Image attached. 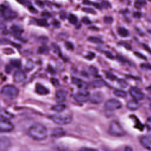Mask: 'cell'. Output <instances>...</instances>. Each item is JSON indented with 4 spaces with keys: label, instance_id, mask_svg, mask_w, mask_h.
<instances>
[{
    "label": "cell",
    "instance_id": "cell-1",
    "mask_svg": "<svg viewBox=\"0 0 151 151\" xmlns=\"http://www.w3.org/2000/svg\"><path fill=\"white\" fill-rule=\"evenodd\" d=\"M29 136L35 140H43L47 137V130L46 127L40 123H35L32 125L27 132Z\"/></svg>",
    "mask_w": 151,
    "mask_h": 151
},
{
    "label": "cell",
    "instance_id": "cell-2",
    "mask_svg": "<svg viewBox=\"0 0 151 151\" xmlns=\"http://www.w3.org/2000/svg\"><path fill=\"white\" fill-rule=\"evenodd\" d=\"M19 91L17 87L12 85H5L1 89V94L5 98L9 100H14L19 94Z\"/></svg>",
    "mask_w": 151,
    "mask_h": 151
},
{
    "label": "cell",
    "instance_id": "cell-3",
    "mask_svg": "<svg viewBox=\"0 0 151 151\" xmlns=\"http://www.w3.org/2000/svg\"><path fill=\"white\" fill-rule=\"evenodd\" d=\"M108 132L110 135L116 137H120L125 134L124 130L117 121H112L110 123Z\"/></svg>",
    "mask_w": 151,
    "mask_h": 151
},
{
    "label": "cell",
    "instance_id": "cell-4",
    "mask_svg": "<svg viewBox=\"0 0 151 151\" xmlns=\"http://www.w3.org/2000/svg\"><path fill=\"white\" fill-rule=\"evenodd\" d=\"M51 120L53 121L54 123L64 125L70 123L72 120V117L70 115H66V114H54L50 116Z\"/></svg>",
    "mask_w": 151,
    "mask_h": 151
},
{
    "label": "cell",
    "instance_id": "cell-5",
    "mask_svg": "<svg viewBox=\"0 0 151 151\" xmlns=\"http://www.w3.org/2000/svg\"><path fill=\"white\" fill-rule=\"evenodd\" d=\"M13 124L8 120V119L1 117L0 121V131L1 133L9 132L14 130Z\"/></svg>",
    "mask_w": 151,
    "mask_h": 151
},
{
    "label": "cell",
    "instance_id": "cell-6",
    "mask_svg": "<svg viewBox=\"0 0 151 151\" xmlns=\"http://www.w3.org/2000/svg\"><path fill=\"white\" fill-rule=\"evenodd\" d=\"M1 15L3 18L6 20L12 19L17 17V14L12 11L8 7L4 6V5H1Z\"/></svg>",
    "mask_w": 151,
    "mask_h": 151
},
{
    "label": "cell",
    "instance_id": "cell-7",
    "mask_svg": "<svg viewBox=\"0 0 151 151\" xmlns=\"http://www.w3.org/2000/svg\"><path fill=\"white\" fill-rule=\"evenodd\" d=\"M104 107L107 110L113 111L121 108L122 103L117 99H111L106 101L104 104Z\"/></svg>",
    "mask_w": 151,
    "mask_h": 151
},
{
    "label": "cell",
    "instance_id": "cell-8",
    "mask_svg": "<svg viewBox=\"0 0 151 151\" xmlns=\"http://www.w3.org/2000/svg\"><path fill=\"white\" fill-rule=\"evenodd\" d=\"M129 93L131 96L136 100H142L144 99V93L141 91V90L137 87H133L129 90Z\"/></svg>",
    "mask_w": 151,
    "mask_h": 151
},
{
    "label": "cell",
    "instance_id": "cell-9",
    "mask_svg": "<svg viewBox=\"0 0 151 151\" xmlns=\"http://www.w3.org/2000/svg\"><path fill=\"white\" fill-rule=\"evenodd\" d=\"M90 96L89 93L86 91H79L74 96L75 100L78 103L86 102L87 100H90Z\"/></svg>",
    "mask_w": 151,
    "mask_h": 151
},
{
    "label": "cell",
    "instance_id": "cell-10",
    "mask_svg": "<svg viewBox=\"0 0 151 151\" xmlns=\"http://www.w3.org/2000/svg\"><path fill=\"white\" fill-rule=\"evenodd\" d=\"M140 143L145 149L151 150V134L142 136L140 138Z\"/></svg>",
    "mask_w": 151,
    "mask_h": 151
},
{
    "label": "cell",
    "instance_id": "cell-11",
    "mask_svg": "<svg viewBox=\"0 0 151 151\" xmlns=\"http://www.w3.org/2000/svg\"><path fill=\"white\" fill-rule=\"evenodd\" d=\"M103 100V95L100 92H95L90 97V101L94 104H99L102 102Z\"/></svg>",
    "mask_w": 151,
    "mask_h": 151
},
{
    "label": "cell",
    "instance_id": "cell-12",
    "mask_svg": "<svg viewBox=\"0 0 151 151\" xmlns=\"http://www.w3.org/2000/svg\"><path fill=\"white\" fill-rule=\"evenodd\" d=\"M14 80L16 83H21L26 78V75L24 72L21 70H17L15 71L13 76Z\"/></svg>",
    "mask_w": 151,
    "mask_h": 151
},
{
    "label": "cell",
    "instance_id": "cell-13",
    "mask_svg": "<svg viewBox=\"0 0 151 151\" xmlns=\"http://www.w3.org/2000/svg\"><path fill=\"white\" fill-rule=\"evenodd\" d=\"M11 141L10 140L5 137L1 136L0 139V149L1 150H4L8 149L11 146Z\"/></svg>",
    "mask_w": 151,
    "mask_h": 151
},
{
    "label": "cell",
    "instance_id": "cell-14",
    "mask_svg": "<svg viewBox=\"0 0 151 151\" xmlns=\"http://www.w3.org/2000/svg\"><path fill=\"white\" fill-rule=\"evenodd\" d=\"M55 100L58 103H62L65 101L67 98V93L64 90H59L55 93Z\"/></svg>",
    "mask_w": 151,
    "mask_h": 151
},
{
    "label": "cell",
    "instance_id": "cell-15",
    "mask_svg": "<svg viewBox=\"0 0 151 151\" xmlns=\"http://www.w3.org/2000/svg\"><path fill=\"white\" fill-rule=\"evenodd\" d=\"M35 91L37 93L40 95H46L49 93L48 89L40 83L36 84Z\"/></svg>",
    "mask_w": 151,
    "mask_h": 151
},
{
    "label": "cell",
    "instance_id": "cell-16",
    "mask_svg": "<svg viewBox=\"0 0 151 151\" xmlns=\"http://www.w3.org/2000/svg\"><path fill=\"white\" fill-rule=\"evenodd\" d=\"M65 132L61 127H55L54 128L51 133V136L54 137H60L65 135Z\"/></svg>",
    "mask_w": 151,
    "mask_h": 151
},
{
    "label": "cell",
    "instance_id": "cell-17",
    "mask_svg": "<svg viewBox=\"0 0 151 151\" xmlns=\"http://www.w3.org/2000/svg\"><path fill=\"white\" fill-rule=\"evenodd\" d=\"M126 106L129 110H136L139 109L140 105H139V103L137 102V100L134 99V100L129 101L127 103Z\"/></svg>",
    "mask_w": 151,
    "mask_h": 151
},
{
    "label": "cell",
    "instance_id": "cell-18",
    "mask_svg": "<svg viewBox=\"0 0 151 151\" xmlns=\"http://www.w3.org/2000/svg\"><path fill=\"white\" fill-rule=\"evenodd\" d=\"M11 31L13 35L16 37H19L22 32V30L17 25H12L11 27Z\"/></svg>",
    "mask_w": 151,
    "mask_h": 151
},
{
    "label": "cell",
    "instance_id": "cell-19",
    "mask_svg": "<svg viewBox=\"0 0 151 151\" xmlns=\"http://www.w3.org/2000/svg\"><path fill=\"white\" fill-rule=\"evenodd\" d=\"M131 117L133 118V119L134 120V122L135 123L134 127L138 129L139 130H140L141 131H142L144 129V126L141 123L140 120L134 116H131Z\"/></svg>",
    "mask_w": 151,
    "mask_h": 151
},
{
    "label": "cell",
    "instance_id": "cell-20",
    "mask_svg": "<svg viewBox=\"0 0 151 151\" xmlns=\"http://www.w3.org/2000/svg\"><path fill=\"white\" fill-rule=\"evenodd\" d=\"M119 35L122 37H127L129 35V32L124 27H119L117 29Z\"/></svg>",
    "mask_w": 151,
    "mask_h": 151
},
{
    "label": "cell",
    "instance_id": "cell-21",
    "mask_svg": "<svg viewBox=\"0 0 151 151\" xmlns=\"http://www.w3.org/2000/svg\"><path fill=\"white\" fill-rule=\"evenodd\" d=\"M65 109V106L63 104H58L51 107V109L56 112H61Z\"/></svg>",
    "mask_w": 151,
    "mask_h": 151
},
{
    "label": "cell",
    "instance_id": "cell-22",
    "mask_svg": "<svg viewBox=\"0 0 151 151\" xmlns=\"http://www.w3.org/2000/svg\"><path fill=\"white\" fill-rule=\"evenodd\" d=\"M106 82L101 79H96L93 80V86L94 87H101L105 86Z\"/></svg>",
    "mask_w": 151,
    "mask_h": 151
},
{
    "label": "cell",
    "instance_id": "cell-23",
    "mask_svg": "<svg viewBox=\"0 0 151 151\" xmlns=\"http://www.w3.org/2000/svg\"><path fill=\"white\" fill-rule=\"evenodd\" d=\"M113 94L119 97H126L127 96V93L126 91L122 90H119V89H116L114 90L113 91Z\"/></svg>",
    "mask_w": 151,
    "mask_h": 151
},
{
    "label": "cell",
    "instance_id": "cell-24",
    "mask_svg": "<svg viewBox=\"0 0 151 151\" xmlns=\"http://www.w3.org/2000/svg\"><path fill=\"white\" fill-rule=\"evenodd\" d=\"M87 40L92 43H95V44H103V41L97 37H90L88 38Z\"/></svg>",
    "mask_w": 151,
    "mask_h": 151
},
{
    "label": "cell",
    "instance_id": "cell-25",
    "mask_svg": "<svg viewBox=\"0 0 151 151\" xmlns=\"http://www.w3.org/2000/svg\"><path fill=\"white\" fill-rule=\"evenodd\" d=\"M49 52V48L46 45H42L39 47L38 50V53L39 54H47Z\"/></svg>",
    "mask_w": 151,
    "mask_h": 151
},
{
    "label": "cell",
    "instance_id": "cell-26",
    "mask_svg": "<svg viewBox=\"0 0 151 151\" xmlns=\"http://www.w3.org/2000/svg\"><path fill=\"white\" fill-rule=\"evenodd\" d=\"M146 5L145 0H136L134 2V6L137 9H140Z\"/></svg>",
    "mask_w": 151,
    "mask_h": 151
},
{
    "label": "cell",
    "instance_id": "cell-27",
    "mask_svg": "<svg viewBox=\"0 0 151 151\" xmlns=\"http://www.w3.org/2000/svg\"><path fill=\"white\" fill-rule=\"evenodd\" d=\"M11 65L15 68H20L21 66V62L19 60H12L11 61Z\"/></svg>",
    "mask_w": 151,
    "mask_h": 151
},
{
    "label": "cell",
    "instance_id": "cell-28",
    "mask_svg": "<svg viewBox=\"0 0 151 151\" xmlns=\"http://www.w3.org/2000/svg\"><path fill=\"white\" fill-rule=\"evenodd\" d=\"M68 21L69 22L73 24V25H76L77 23V21H78V19H77V18L76 16H75L74 15L71 14L69 15V17H68Z\"/></svg>",
    "mask_w": 151,
    "mask_h": 151
},
{
    "label": "cell",
    "instance_id": "cell-29",
    "mask_svg": "<svg viewBox=\"0 0 151 151\" xmlns=\"http://www.w3.org/2000/svg\"><path fill=\"white\" fill-rule=\"evenodd\" d=\"M35 21H36L37 24L38 25H40V26L47 27V26L48 25V24L47 21L45 19H36Z\"/></svg>",
    "mask_w": 151,
    "mask_h": 151
},
{
    "label": "cell",
    "instance_id": "cell-30",
    "mask_svg": "<svg viewBox=\"0 0 151 151\" xmlns=\"http://www.w3.org/2000/svg\"><path fill=\"white\" fill-rule=\"evenodd\" d=\"M72 82L74 84L77 85L78 87H82L83 84V81L81 80H80L78 78H74V77L72 78Z\"/></svg>",
    "mask_w": 151,
    "mask_h": 151
},
{
    "label": "cell",
    "instance_id": "cell-31",
    "mask_svg": "<svg viewBox=\"0 0 151 151\" xmlns=\"http://www.w3.org/2000/svg\"><path fill=\"white\" fill-rule=\"evenodd\" d=\"M1 117H2L4 118L8 119L11 118V115L8 112H7L6 110L2 109L1 111Z\"/></svg>",
    "mask_w": 151,
    "mask_h": 151
},
{
    "label": "cell",
    "instance_id": "cell-32",
    "mask_svg": "<svg viewBox=\"0 0 151 151\" xmlns=\"http://www.w3.org/2000/svg\"><path fill=\"white\" fill-rule=\"evenodd\" d=\"M34 67V64H33V62L31 60L29 61H28L27 64H26V66H25V69L27 71H31Z\"/></svg>",
    "mask_w": 151,
    "mask_h": 151
},
{
    "label": "cell",
    "instance_id": "cell-33",
    "mask_svg": "<svg viewBox=\"0 0 151 151\" xmlns=\"http://www.w3.org/2000/svg\"><path fill=\"white\" fill-rule=\"evenodd\" d=\"M141 68L143 70L150 71L151 70V64L149 63H143L141 64Z\"/></svg>",
    "mask_w": 151,
    "mask_h": 151
},
{
    "label": "cell",
    "instance_id": "cell-34",
    "mask_svg": "<svg viewBox=\"0 0 151 151\" xmlns=\"http://www.w3.org/2000/svg\"><path fill=\"white\" fill-rule=\"evenodd\" d=\"M117 83L119 84V85L122 87H123V88H126V87H127V85H128V84H127V83L124 80H123V79H119L118 80H117Z\"/></svg>",
    "mask_w": 151,
    "mask_h": 151
},
{
    "label": "cell",
    "instance_id": "cell-35",
    "mask_svg": "<svg viewBox=\"0 0 151 151\" xmlns=\"http://www.w3.org/2000/svg\"><path fill=\"white\" fill-rule=\"evenodd\" d=\"M103 21H104V22L106 24H111L113 22V19L110 16H106L104 18Z\"/></svg>",
    "mask_w": 151,
    "mask_h": 151
},
{
    "label": "cell",
    "instance_id": "cell-36",
    "mask_svg": "<svg viewBox=\"0 0 151 151\" xmlns=\"http://www.w3.org/2000/svg\"><path fill=\"white\" fill-rule=\"evenodd\" d=\"M51 47H52V49L53 50V51L55 52V53H60V48H59V47L55 43H52L51 44Z\"/></svg>",
    "mask_w": 151,
    "mask_h": 151
},
{
    "label": "cell",
    "instance_id": "cell-37",
    "mask_svg": "<svg viewBox=\"0 0 151 151\" xmlns=\"http://www.w3.org/2000/svg\"><path fill=\"white\" fill-rule=\"evenodd\" d=\"M89 71H90V73L93 76H96L97 74V68L93 66H90L89 67Z\"/></svg>",
    "mask_w": 151,
    "mask_h": 151
},
{
    "label": "cell",
    "instance_id": "cell-38",
    "mask_svg": "<svg viewBox=\"0 0 151 151\" xmlns=\"http://www.w3.org/2000/svg\"><path fill=\"white\" fill-rule=\"evenodd\" d=\"M106 77L107 78H108L111 81L114 80L116 78V77L114 75H113V74H111V73H109V72H107L106 73Z\"/></svg>",
    "mask_w": 151,
    "mask_h": 151
},
{
    "label": "cell",
    "instance_id": "cell-39",
    "mask_svg": "<svg viewBox=\"0 0 151 151\" xmlns=\"http://www.w3.org/2000/svg\"><path fill=\"white\" fill-rule=\"evenodd\" d=\"M65 46L69 50H73L74 49V45L71 42L66 41L65 42Z\"/></svg>",
    "mask_w": 151,
    "mask_h": 151
},
{
    "label": "cell",
    "instance_id": "cell-40",
    "mask_svg": "<svg viewBox=\"0 0 151 151\" xmlns=\"http://www.w3.org/2000/svg\"><path fill=\"white\" fill-rule=\"evenodd\" d=\"M82 10L86 12L90 13V14H94L96 13V11H95L93 9H92V8H84L82 9Z\"/></svg>",
    "mask_w": 151,
    "mask_h": 151
},
{
    "label": "cell",
    "instance_id": "cell-41",
    "mask_svg": "<svg viewBox=\"0 0 151 151\" xmlns=\"http://www.w3.org/2000/svg\"><path fill=\"white\" fill-rule=\"evenodd\" d=\"M101 7L103 8H104L106 9H107L109 8H111V5L110 4L109 2H108L107 1H103L101 4Z\"/></svg>",
    "mask_w": 151,
    "mask_h": 151
},
{
    "label": "cell",
    "instance_id": "cell-42",
    "mask_svg": "<svg viewBox=\"0 0 151 151\" xmlns=\"http://www.w3.org/2000/svg\"><path fill=\"white\" fill-rule=\"evenodd\" d=\"M38 41L41 43H45L48 41V38L45 36H41L39 37Z\"/></svg>",
    "mask_w": 151,
    "mask_h": 151
},
{
    "label": "cell",
    "instance_id": "cell-43",
    "mask_svg": "<svg viewBox=\"0 0 151 151\" xmlns=\"http://www.w3.org/2000/svg\"><path fill=\"white\" fill-rule=\"evenodd\" d=\"M146 125L147 129L151 131V117H149L147 119L146 122Z\"/></svg>",
    "mask_w": 151,
    "mask_h": 151
},
{
    "label": "cell",
    "instance_id": "cell-44",
    "mask_svg": "<svg viewBox=\"0 0 151 151\" xmlns=\"http://www.w3.org/2000/svg\"><path fill=\"white\" fill-rule=\"evenodd\" d=\"M51 81L55 87H58L59 86V81L57 79L52 78L51 79Z\"/></svg>",
    "mask_w": 151,
    "mask_h": 151
},
{
    "label": "cell",
    "instance_id": "cell-45",
    "mask_svg": "<svg viewBox=\"0 0 151 151\" xmlns=\"http://www.w3.org/2000/svg\"><path fill=\"white\" fill-rule=\"evenodd\" d=\"M82 22H83L84 24H87V25L90 24L91 23V22L90 21V20L87 17H83V18H82Z\"/></svg>",
    "mask_w": 151,
    "mask_h": 151
},
{
    "label": "cell",
    "instance_id": "cell-46",
    "mask_svg": "<svg viewBox=\"0 0 151 151\" xmlns=\"http://www.w3.org/2000/svg\"><path fill=\"white\" fill-rule=\"evenodd\" d=\"M134 54L137 57H139V58H142V59H146V57H145V55H143L142 54H141V53H140V52H139L136 51V52H134Z\"/></svg>",
    "mask_w": 151,
    "mask_h": 151
},
{
    "label": "cell",
    "instance_id": "cell-47",
    "mask_svg": "<svg viewBox=\"0 0 151 151\" xmlns=\"http://www.w3.org/2000/svg\"><path fill=\"white\" fill-rule=\"evenodd\" d=\"M94 56H95V54L91 52H90L88 53V54L86 56V58L88 60H92L93 58H94Z\"/></svg>",
    "mask_w": 151,
    "mask_h": 151
},
{
    "label": "cell",
    "instance_id": "cell-48",
    "mask_svg": "<svg viewBox=\"0 0 151 151\" xmlns=\"http://www.w3.org/2000/svg\"><path fill=\"white\" fill-rule=\"evenodd\" d=\"M12 65H7L6 66V68H5V71L6 73L9 74L11 73V70H12Z\"/></svg>",
    "mask_w": 151,
    "mask_h": 151
},
{
    "label": "cell",
    "instance_id": "cell-49",
    "mask_svg": "<svg viewBox=\"0 0 151 151\" xmlns=\"http://www.w3.org/2000/svg\"><path fill=\"white\" fill-rule=\"evenodd\" d=\"M18 1L19 3H21V4H23V5H28V6H29V5L30 4H29V2L27 0H18Z\"/></svg>",
    "mask_w": 151,
    "mask_h": 151
},
{
    "label": "cell",
    "instance_id": "cell-50",
    "mask_svg": "<svg viewBox=\"0 0 151 151\" xmlns=\"http://www.w3.org/2000/svg\"><path fill=\"white\" fill-rule=\"evenodd\" d=\"M35 4L38 5L39 6H40L41 8H42L44 6V3L43 2H42L40 0H35Z\"/></svg>",
    "mask_w": 151,
    "mask_h": 151
},
{
    "label": "cell",
    "instance_id": "cell-51",
    "mask_svg": "<svg viewBox=\"0 0 151 151\" xmlns=\"http://www.w3.org/2000/svg\"><path fill=\"white\" fill-rule=\"evenodd\" d=\"M28 9L32 13H37V11L31 6H28Z\"/></svg>",
    "mask_w": 151,
    "mask_h": 151
},
{
    "label": "cell",
    "instance_id": "cell-52",
    "mask_svg": "<svg viewBox=\"0 0 151 151\" xmlns=\"http://www.w3.org/2000/svg\"><path fill=\"white\" fill-rule=\"evenodd\" d=\"M52 24H53V25L54 26V27H60V22L58 21H53V22H52Z\"/></svg>",
    "mask_w": 151,
    "mask_h": 151
},
{
    "label": "cell",
    "instance_id": "cell-53",
    "mask_svg": "<svg viewBox=\"0 0 151 151\" xmlns=\"http://www.w3.org/2000/svg\"><path fill=\"white\" fill-rule=\"evenodd\" d=\"M106 55L107 57L108 58H113V56L112 54H111L110 52L107 51V52H106Z\"/></svg>",
    "mask_w": 151,
    "mask_h": 151
},
{
    "label": "cell",
    "instance_id": "cell-54",
    "mask_svg": "<svg viewBox=\"0 0 151 151\" xmlns=\"http://www.w3.org/2000/svg\"><path fill=\"white\" fill-rule=\"evenodd\" d=\"M65 17H66V14L64 12H61V14H60V18L62 19H64L65 18Z\"/></svg>",
    "mask_w": 151,
    "mask_h": 151
},
{
    "label": "cell",
    "instance_id": "cell-55",
    "mask_svg": "<svg viewBox=\"0 0 151 151\" xmlns=\"http://www.w3.org/2000/svg\"><path fill=\"white\" fill-rule=\"evenodd\" d=\"M133 16H134V17H135V18H139L140 17L141 14H140V13H139V12H134V13L133 14Z\"/></svg>",
    "mask_w": 151,
    "mask_h": 151
},
{
    "label": "cell",
    "instance_id": "cell-56",
    "mask_svg": "<svg viewBox=\"0 0 151 151\" xmlns=\"http://www.w3.org/2000/svg\"><path fill=\"white\" fill-rule=\"evenodd\" d=\"M83 4H85V5H91V4H93V3H91V2L89 1L88 0H85L83 2Z\"/></svg>",
    "mask_w": 151,
    "mask_h": 151
},
{
    "label": "cell",
    "instance_id": "cell-57",
    "mask_svg": "<svg viewBox=\"0 0 151 151\" xmlns=\"http://www.w3.org/2000/svg\"><path fill=\"white\" fill-rule=\"evenodd\" d=\"M42 15L45 16V17H50L51 16L50 14L48 13V12H47V11H44L43 13H42Z\"/></svg>",
    "mask_w": 151,
    "mask_h": 151
},
{
    "label": "cell",
    "instance_id": "cell-58",
    "mask_svg": "<svg viewBox=\"0 0 151 151\" xmlns=\"http://www.w3.org/2000/svg\"><path fill=\"white\" fill-rule=\"evenodd\" d=\"M143 47H145L144 48L146 50H147L150 53H151V50L147 46V45H143Z\"/></svg>",
    "mask_w": 151,
    "mask_h": 151
},
{
    "label": "cell",
    "instance_id": "cell-59",
    "mask_svg": "<svg viewBox=\"0 0 151 151\" xmlns=\"http://www.w3.org/2000/svg\"><path fill=\"white\" fill-rule=\"evenodd\" d=\"M146 90H147V91L149 93H150L151 94V86H149L148 87H147V88H146Z\"/></svg>",
    "mask_w": 151,
    "mask_h": 151
},
{
    "label": "cell",
    "instance_id": "cell-60",
    "mask_svg": "<svg viewBox=\"0 0 151 151\" xmlns=\"http://www.w3.org/2000/svg\"><path fill=\"white\" fill-rule=\"evenodd\" d=\"M81 150H94V149H91V148H82Z\"/></svg>",
    "mask_w": 151,
    "mask_h": 151
},
{
    "label": "cell",
    "instance_id": "cell-61",
    "mask_svg": "<svg viewBox=\"0 0 151 151\" xmlns=\"http://www.w3.org/2000/svg\"><path fill=\"white\" fill-rule=\"evenodd\" d=\"M127 149H128V150H132L131 148H126V150H127Z\"/></svg>",
    "mask_w": 151,
    "mask_h": 151
},
{
    "label": "cell",
    "instance_id": "cell-62",
    "mask_svg": "<svg viewBox=\"0 0 151 151\" xmlns=\"http://www.w3.org/2000/svg\"><path fill=\"white\" fill-rule=\"evenodd\" d=\"M150 109H151V104H150Z\"/></svg>",
    "mask_w": 151,
    "mask_h": 151
}]
</instances>
